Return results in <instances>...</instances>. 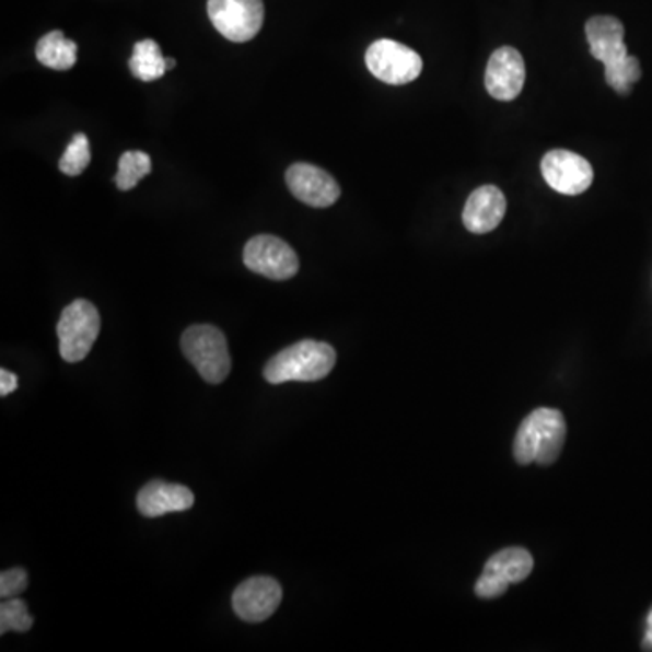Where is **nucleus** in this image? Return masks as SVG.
Returning a JSON list of instances; mask_svg holds the SVG:
<instances>
[{
  "mask_svg": "<svg viewBox=\"0 0 652 652\" xmlns=\"http://www.w3.org/2000/svg\"><path fill=\"white\" fill-rule=\"evenodd\" d=\"M366 68L384 84L405 85L419 79L422 58L405 44L383 38L366 49Z\"/></svg>",
  "mask_w": 652,
  "mask_h": 652,
  "instance_id": "0eeeda50",
  "label": "nucleus"
},
{
  "mask_svg": "<svg viewBox=\"0 0 652 652\" xmlns=\"http://www.w3.org/2000/svg\"><path fill=\"white\" fill-rule=\"evenodd\" d=\"M504 214V193L494 185H482L469 195L464 206V226L474 234H488L500 225Z\"/></svg>",
  "mask_w": 652,
  "mask_h": 652,
  "instance_id": "ddd939ff",
  "label": "nucleus"
},
{
  "mask_svg": "<svg viewBox=\"0 0 652 652\" xmlns=\"http://www.w3.org/2000/svg\"><path fill=\"white\" fill-rule=\"evenodd\" d=\"M153 168L151 156L143 151H126L118 160V173H116V187L120 190H131L137 187Z\"/></svg>",
  "mask_w": 652,
  "mask_h": 652,
  "instance_id": "a211bd4d",
  "label": "nucleus"
},
{
  "mask_svg": "<svg viewBox=\"0 0 652 652\" xmlns=\"http://www.w3.org/2000/svg\"><path fill=\"white\" fill-rule=\"evenodd\" d=\"M91 162L90 140L84 132L74 135L73 140L63 151L62 159L58 162V167L66 176H79L84 173Z\"/></svg>",
  "mask_w": 652,
  "mask_h": 652,
  "instance_id": "aec40b11",
  "label": "nucleus"
},
{
  "mask_svg": "<svg viewBox=\"0 0 652 652\" xmlns=\"http://www.w3.org/2000/svg\"><path fill=\"white\" fill-rule=\"evenodd\" d=\"M290 193L305 206L325 209L339 200L341 187L325 168L312 163H294L284 174Z\"/></svg>",
  "mask_w": 652,
  "mask_h": 652,
  "instance_id": "9d476101",
  "label": "nucleus"
},
{
  "mask_svg": "<svg viewBox=\"0 0 652 652\" xmlns=\"http://www.w3.org/2000/svg\"><path fill=\"white\" fill-rule=\"evenodd\" d=\"M526 82V63L515 48L504 46L489 58L486 68V90L500 102L515 101Z\"/></svg>",
  "mask_w": 652,
  "mask_h": 652,
  "instance_id": "f8f14e48",
  "label": "nucleus"
},
{
  "mask_svg": "<svg viewBox=\"0 0 652 652\" xmlns=\"http://www.w3.org/2000/svg\"><path fill=\"white\" fill-rule=\"evenodd\" d=\"M167 58L163 57L162 49L159 44L148 38V40H140L135 44L132 49V57L129 60V69H131L132 77L142 82H153V80L162 79L163 74L167 73Z\"/></svg>",
  "mask_w": 652,
  "mask_h": 652,
  "instance_id": "f3484780",
  "label": "nucleus"
},
{
  "mask_svg": "<svg viewBox=\"0 0 652 652\" xmlns=\"http://www.w3.org/2000/svg\"><path fill=\"white\" fill-rule=\"evenodd\" d=\"M77 44L62 32L46 33L37 43L35 55L38 62L55 71H68L77 63Z\"/></svg>",
  "mask_w": 652,
  "mask_h": 652,
  "instance_id": "dca6fc26",
  "label": "nucleus"
},
{
  "mask_svg": "<svg viewBox=\"0 0 652 652\" xmlns=\"http://www.w3.org/2000/svg\"><path fill=\"white\" fill-rule=\"evenodd\" d=\"M643 649L652 651V609L649 610L648 631H645V638H643Z\"/></svg>",
  "mask_w": 652,
  "mask_h": 652,
  "instance_id": "b1692460",
  "label": "nucleus"
},
{
  "mask_svg": "<svg viewBox=\"0 0 652 652\" xmlns=\"http://www.w3.org/2000/svg\"><path fill=\"white\" fill-rule=\"evenodd\" d=\"M533 566L532 552L524 547H505L494 552L475 584V595L482 599L499 598L511 584L526 580L532 574Z\"/></svg>",
  "mask_w": 652,
  "mask_h": 652,
  "instance_id": "423d86ee",
  "label": "nucleus"
},
{
  "mask_svg": "<svg viewBox=\"0 0 652 652\" xmlns=\"http://www.w3.org/2000/svg\"><path fill=\"white\" fill-rule=\"evenodd\" d=\"M283 598L281 585L269 577L245 580L232 596V607L242 620L258 624L276 613Z\"/></svg>",
  "mask_w": 652,
  "mask_h": 652,
  "instance_id": "9b49d317",
  "label": "nucleus"
},
{
  "mask_svg": "<svg viewBox=\"0 0 652 652\" xmlns=\"http://www.w3.org/2000/svg\"><path fill=\"white\" fill-rule=\"evenodd\" d=\"M207 13L212 26L231 40L248 43L264 26V0H209Z\"/></svg>",
  "mask_w": 652,
  "mask_h": 652,
  "instance_id": "39448f33",
  "label": "nucleus"
},
{
  "mask_svg": "<svg viewBox=\"0 0 652 652\" xmlns=\"http://www.w3.org/2000/svg\"><path fill=\"white\" fill-rule=\"evenodd\" d=\"M243 264L248 270L273 281H287L300 270V258L294 248L270 234H259L248 240L243 251Z\"/></svg>",
  "mask_w": 652,
  "mask_h": 652,
  "instance_id": "6e6552de",
  "label": "nucleus"
},
{
  "mask_svg": "<svg viewBox=\"0 0 652 652\" xmlns=\"http://www.w3.org/2000/svg\"><path fill=\"white\" fill-rule=\"evenodd\" d=\"M182 350L207 383H223L231 372L226 339L217 326H189L182 336Z\"/></svg>",
  "mask_w": 652,
  "mask_h": 652,
  "instance_id": "7ed1b4c3",
  "label": "nucleus"
},
{
  "mask_svg": "<svg viewBox=\"0 0 652 652\" xmlns=\"http://www.w3.org/2000/svg\"><path fill=\"white\" fill-rule=\"evenodd\" d=\"M336 350L328 342L305 339L276 353L265 366V380L270 384L322 381L336 366Z\"/></svg>",
  "mask_w": 652,
  "mask_h": 652,
  "instance_id": "f03ea898",
  "label": "nucleus"
},
{
  "mask_svg": "<svg viewBox=\"0 0 652 652\" xmlns=\"http://www.w3.org/2000/svg\"><path fill=\"white\" fill-rule=\"evenodd\" d=\"M605 68V82L618 93V95H629L632 85L642 79V66L637 57H627L607 63Z\"/></svg>",
  "mask_w": 652,
  "mask_h": 652,
  "instance_id": "6ab92c4d",
  "label": "nucleus"
},
{
  "mask_svg": "<svg viewBox=\"0 0 652 652\" xmlns=\"http://www.w3.org/2000/svg\"><path fill=\"white\" fill-rule=\"evenodd\" d=\"M60 356L68 363L88 358L101 334V314L90 301L77 300L66 306L57 325Z\"/></svg>",
  "mask_w": 652,
  "mask_h": 652,
  "instance_id": "20e7f679",
  "label": "nucleus"
},
{
  "mask_svg": "<svg viewBox=\"0 0 652 652\" xmlns=\"http://www.w3.org/2000/svg\"><path fill=\"white\" fill-rule=\"evenodd\" d=\"M165 66H167L168 71V69H173L174 66H176V60H174V58H167V62H165Z\"/></svg>",
  "mask_w": 652,
  "mask_h": 652,
  "instance_id": "393cba45",
  "label": "nucleus"
},
{
  "mask_svg": "<svg viewBox=\"0 0 652 652\" xmlns=\"http://www.w3.org/2000/svg\"><path fill=\"white\" fill-rule=\"evenodd\" d=\"M27 587V573L24 569H8L0 574V596L2 598H15L24 593Z\"/></svg>",
  "mask_w": 652,
  "mask_h": 652,
  "instance_id": "4be33fe9",
  "label": "nucleus"
},
{
  "mask_svg": "<svg viewBox=\"0 0 652 652\" xmlns=\"http://www.w3.org/2000/svg\"><path fill=\"white\" fill-rule=\"evenodd\" d=\"M33 627V616L27 605L19 598H8L0 605V634L8 631L27 632Z\"/></svg>",
  "mask_w": 652,
  "mask_h": 652,
  "instance_id": "412c9836",
  "label": "nucleus"
},
{
  "mask_svg": "<svg viewBox=\"0 0 652 652\" xmlns=\"http://www.w3.org/2000/svg\"><path fill=\"white\" fill-rule=\"evenodd\" d=\"M566 419L562 411L538 408L522 421L515 436V461L519 464L537 463L549 466L560 457L566 442Z\"/></svg>",
  "mask_w": 652,
  "mask_h": 652,
  "instance_id": "f257e3e1",
  "label": "nucleus"
},
{
  "mask_svg": "<svg viewBox=\"0 0 652 652\" xmlns=\"http://www.w3.org/2000/svg\"><path fill=\"white\" fill-rule=\"evenodd\" d=\"M195 504V494L189 488L165 480H151L138 493V511L148 519L187 511Z\"/></svg>",
  "mask_w": 652,
  "mask_h": 652,
  "instance_id": "4468645a",
  "label": "nucleus"
},
{
  "mask_svg": "<svg viewBox=\"0 0 652 652\" xmlns=\"http://www.w3.org/2000/svg\"><path fill=\"white\" fill-rule=\"evenodd\" d=\"M543 174L547 185L560 195L579 196L593 184L591 163L566 149L549 151L543 159Z\"/></svg>",
  "mask_w": 652,
  "mask_h": 652,
  "instance_id": "1a4fd4ad",
  "label": "nucleus"
},
{
  "mask_svg": "<svg viewBox=\"0 0 652 652\" xmlns=\"http://www.w3.org/2000/svg\"><path fill=\"white\" fill-rule=\"evenodd\" d=\"M16 375L11 374L8 370H0V395L5 397V395L11 394L13 389L16 388Z\"/></svg>",
  "mask_w": 652,
  "mask_h": 652,
  "instance_id": "5701e85b",
  "label": "nucleus"
},
{
  "mask_svg": "<svg viewBox=\"0 0 652 652\" xmlns=\"http://www.w3.org/2000/svg\"><path fill=\"white\" fill-rule=\"evenodd\" d=\"M585 37L590 43L591 55L604 66L629 55L624 43L626 27L616 16L598 15L590 19L585 24Z\"/></svg>",
  "mask_w": 652,
  "mask_h": 652,
  "instance_id": "2eb2a0df",
  "label": "nucleus"
}]
</instances>
